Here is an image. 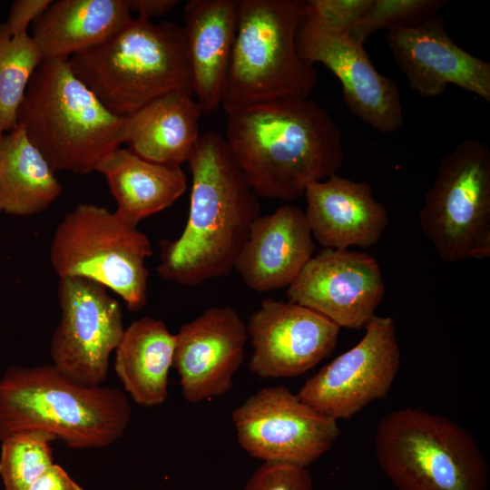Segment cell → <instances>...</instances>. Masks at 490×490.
Wrapping results in <instances>:
<instances>
[{
  "label": "cell",
  "mask_w": 490,
  "mask_h": 490,
  "mask_svg": "<svg viewBox=\"0 0 490 490\" xmlns=\"http://www.w3.org/2000/svg\"><path fill=\"white\" fill-rule=\"evenodd\" d=\"M303 195L312 236L324 248H369L387 228V211L367 181H355L335 173L310 183Z\"/></svg>",
  "instance_id": "cell-19"
},
{
  "label": "cell",
  "mask_w": 490,
  "mask_h": 490,
  "mask_svg": "<svg viewBox=\"0 0 490 490\" xmlns=\"http://www.w3.org/2000/svg\"><path fill=\"white\" fill-rule=\"evenodd\" d=\"M448 0H373L349 36L364 45L376 31L417 24L449 4Z\"/></svg>",
  "instance_id": "cell-28"
},
{
  "label": "cell",
  "mask_w": 490,
  "mask_h": 490,
  "mask_svg": "<svg viewBox=\"0 0 490 490\" xmlns=\"http://www.w3.org/2000/svg\"><path fill=\"white\" fill-rule=\"evenodd\" d=\"M76 74L113 113L127 116L173 92L192 93L182 26L132 18L103 44L69 58Z\"/></svg>",
  "instance_id": "cell-5"
},
{
  "label": "cell",
  "mask_w": 490,
  "mask_h": 490,
  "mask_svg": "<svg viewBox=\"0 0 490 490\" xmlns=\"http://www.w3.org/2000/svg\"><path fill=\"white\" fill-rule=\"evenodd\" d=\"M188 163V220L178 239L162 241L157 272L165 280L191 287L234 269L260 203L219 133L201 134Z\"/></svg>",
  "instance_id": "cell-2"
},
{
  "label": "cell",
  "mask_w": 490,
  "mask_h": 490,
  "mask_svg": "<svg viewBox=\"0 0 490 490\" xmlns=\"http://www.w3.org/2000/svg\"><path fill=\"white\" fill-rule=\"evenodd\" d=\"M124 120L76 76L68 58L44 59L17 113V124L53 170L80 175L120 148Z\"/></svg>",
  "instance_id": "cell-4"
},
{
  "label": "cell",
  "mask_w": 490,
  "mask_h": 490,
  "mask_svg": "<svg viewBox=\"0 0 490 490\" xmlns=\"http://www.w3.org/2000/svg\"><path fill=\"white\" fill-rule=\"evenodd\" d=\"M226 142L258 197L292 201L342 166V133L309 98H284L228 113Z\"/></svg>",
  "instance_id": "cell-1"
},
{
  "label": "cell",
  "mask_w": 490,
  "mask_h": 490,
  "mask_svg": "<svg viewBox=\"0 0 490 490\" xmlns=\"http://www.w3.org/2000/svg\"><path fill=\"white\" fill-rule=\"evenodd\" d=\"M238 0H191L182 25L192 93L202 112L221 106L236 35Z\"/></svg>",
  "instance_id": "cell-20"
},
{
  "label": "cell",
  "mask_w": 490,
  "mask_h": 490,
  "mask_svg": "<svg viewBox=\"0 0 490 490\" xmlns=\"http://www.w3.org/2000/svg\"><path fill=\"white\" fill-rule=\"evenodd\" d=\"M419 223L441 260L490 257V149L465 140L439 162Z\"/></svg>",
  "instance_id": "cell-9"
},
{
  "label": "cell",
  "mask_w": 490,
  "mask_h": 490,
  "mask_svg": "<svg viewBox=\"0 0 490 490\" xmlns=\"http://www.w3.org/2000/svg\"><path fill=\"white\" fill-rule=\"evenodd\" d=\"M27 490H83L59 465L53 464Z\"/></svg>",
  "instance_id": "cell-32"
},
{
  "label": "cell",
  "mask_w": 490,
  "mask_h": 490,
  "mask_svg": "<svg viewBox=\"0 0 490 490\" xmlns=\"http://www.w3.org/2000/svg\"><path fill=\"white\" fill-rule=\"evenodd\" d=\"M339 328L310 309L265 299L247 325L253 348L249 368L261 378L298 377L332 353Z\"/></svg>",
  "instance_id": "cell-15"
},
{
  "label": "cell",
  "mask_w": 490,
  "mask_h": 490,
  "mask_svg": "<svg viewBox=\"0 0 490 490\" xmlns=\"http://www.w3.org/2000/svg\"><path fill=\"white\" fill-rule=\"evenodd\" d=\"M44 59L31 34L10 35L0 24V133L17 125L27 86Z\"/></svg>",
  "instance_id": "cell-26"
},
{
  "label": "cell",
  "mask_w": 490,
  "mask_h": 490,
  "mask_svg": "<svg viewBox=\"0 0 490 490\" xmlns=\"http://www.w3.org/2000/svg\"><path fill=\"white\" fill-rule=\"evenodd\" d=\"M377 464L397 490H487L488 466L471 432L411 407L391 411L374 436Z\"/></svg>",
  "instance_id": "cell-7"
},
{
  "label": "cell",
  "mask_w": 490,
  "mask_h": 490,
  "mask_svg": "<svg viewBox=\"0 0 490 490\" xmlns=\"http://www.w3.org/2000/svg\"><path fill=\"white\" fill-rule=\"evenodd\" d=\"M152 254L148 237L107 208L82 203L57 225L50 248V262L59 279L94 281L122 298L130 311L147 303Z\"/></svg>",
  "instance_id": "cell-8"
},
{
  "label": "cell",
  "mask_w": 490,
  "mask_h": 490,
  "mask_svg": "<svg viewBox=\"0 0 490 490\" xmlns=\"http://www.w3.org/2000/svg\"><path fill=\"white\" fill-rule=\"evenodd\" d=\"M201 113L192 94L169 93L125 116L122 142L144 160L181 166L201 137Z\"/></svg>",
  "instance_id": "cell-21"
},
{
  "label": "cell",
  "mask_w": 490,
  "mask_h": 490,
  "mask_svg": "<svg viewBox=\"0 0 490 490\" xmlns=\"http://www.w3.org/2000/svg\"><path fill=\"white\" fill-rule=\"evenodd\" d=\"M42 430L15 433L1 441L0 477L5 490H27L53 462L51 443Z\"/></svg>",
  "instance_id": "cell-27"
},
{
  "label": "cell",
  "mask_w": 490,
  "mask_h": 490,
  "mask_svg": "<svg viewBox=\"0 0 490 490\" xmlns=\"http://www.w3.org/2000/svg\"><path fill=\"white\" fill-rule=\"evenodd\" d=\"M384 293L380 267L373 256L328 248L308 261L286 290L288 301L352 329L364 328Z\"/></svg>",
  "instance_id": "cell-14"
},
{
  "label": "cell",
  "mask_w": 490,
  "mask_h": 490,
  "mask_svg": "<svg viewBox=\"0 0 490 490\" xmlns=\"http://www.w3.org/2000/svg\"><path fill=\"white\" fill-rule=\"evenodd\" d=\"M53 0H17L9 10L4 24L10 35L27 33V28L33 24L48 8Z\"/></svg>",
  "instance_id": "cell-31"
},
{
  "label": "cell",
  "mask_w": 490,
  "mask_h": 490,
  "mask_svg": "<svg viewBox=\"0 0 490 490\" xmlns=\"http://www.w3.org/2000/svg\"><path fill=\"white\" fill-rule=\"evenodd\" d=\"M176 334L151 317L133 321L115 349L114 370L126 393L140 406L153 407L168 397Z\"/></svg>",
  "instance_id": "cell-24"
},
{
  "label": "cell",
  "mask_w": 490,
  "mask_h": 490,
  "mask_svg": "<svg viewBox=\"0 0 490 490\" xmlns=\"http://www.w3.org/2000/svg\"><path fill=\"white\" fill-rule=\"evenodd\" d=\"M131 13L137 16L152 19L163 15L172 11L180 1L178 0H126Z\"/></svg>",
  "instance_id": "cell-33"
},
{
  "label": "cell",
  "mask_w": 490,
  "mask_h": 490,
  "mask_svg": "<svg viewBox=\"0 0 490 490\" xmlns=\"http://www.w3.org/2000/svg\"><path fill=\"white\" fill-rule=\"evenodd\" d=\"M296 46L299 57L320 63L339 80L350 113L383 133L403 125L398 87L373 65L364 45L349 34L328 30L305 14L299 24Z\"/></svg>",
  "instance_id": "cell-13"
},
{
  "label": "cell",
  "mask_w": 490,
  "mask_h": 490,
  "mask_svg": "<svg viewBox=\"0 0 490 490\" xmlns=\"http://www.w3.org/2000/svg\"><path fill=\"white\" fill-rule=\"evenodd\" d=\"M248 338L247 325L229 306L209 308L183 324L172 361L183 398L197 403L230 391Z\"/></svg>",
  "instance_id": "cell-17"
},
{
  "label": "cell",
  "mask_w": 490,
  "mask_h": 490,
  "mask_svg": "<svg viewBox=\"0 0 490 490\" xmlns=\"http://www.w3.org/2000/svg\"><path fill=\"white\" fill-rule=\"evenodd\" d=\"M360 341L322 367L297 393L299 399L335 420L348 419L386 398L400 367L394 318L374 315Z\"/></svg>",
  "instance_id": "cell-12"
},
{
  "label": "cell",
  "mask_w": 490,
  "mask_h": 490,
  "mask_svg": "<svg viewBox=\"0 0 490 490\" xmlns=\"http://www.w3.org/2000/svg\"><path fill=\"white\" fill-rule=\"evenodd\" d=\"M240 446L268 463L308 466L332 447L337 420L302 402L283 386L264 387L232 412Z\"/></svg>",
  "instance_id": "cell-10"
},
{
  "label": "cell",
  "mask_w": 490,
  "mask_h": 490,
  "mask_svg": "<svg viewBox=\"0 0 490 490\" xmlns=\"http://www.w3.org/2000/svg\"><path fill=\"white\" fill-rule=\"evenodd\" d=\"M373 0H308L305 15L320 26L349 34Z\"/></svg>",
  "instance_id": "cell-29"
},
{
  "label": "cell",
  "mask_w": 490,
  "mask_h": 490,
  "mask_svg": "<svg viewBox=\"0 0 490 490\" xmlns=\"http://www.w3.org/2000/svg\"><path fill=\"white\" fill-rule=\"evenodd\" d=\"M315 248L303 210L285 204L270 215L255 218L234 269L255 291L288 288Z\"/></svg>",
  "instance_id": "cell-18"
},
{
  "label": "cell",
  "mask_w": 490,
  "mask_h": 490,
  "mask_svg": "<svg viewBox=\"0 0 490 490\" xmlns=\"http://www.w3.org/2000/svg\"><path fill=\"white\" fill-rule=\"evenodd\" d=\"M387 43L410 88L422 98L439 96L454 84L490 102V63L458 46L442 16L394 27Z\"/></svg>",
  "instance_id": "cell-16"
},
{
  "label": "cell",
  "mask_w": 490,
  "mask_h": 490,
  "mask_svg": "<svg viewBox=\"0 0 490 490\" xmlns=\"http://www.w3.org/2000/svg\"><path fill=\"white\" fill-rule=\"evenodd\" d=\"M57 291L61 315L51 338L52 365L82 385L100 387L125 330L121 305L86 279L62 278Z\"/></svg>",
  "instance_id": "cell-11"
},
{
  "label": "cell",
  "mask_w": 490,
  "mask_h": 490,
  "mask_svg": "<svg viewBox=\"0 0 490 490\" xmlns=\"http://www.w3.org/2000/svg\"><path fill=\"white\" fill-rule=\"evenodd\" d=\"M132 18L126 0L53 1L31 35L44 59H69L103 44Z\"/></svg>",
  "instance_id": "cell-22"
},
{
  "label": "cell",
  "mask_w": 490,
  "mask_h": 490,
  "mask_svg": "<svg viewBox=\"0 0 490 490\" xmlns=\"http://www.w3.org/2000/svg\"><path fill=\"white\" fill-rule=\"evenodd\" d=\"M241 490H314L306 466L263 462Z\"/></svg>",
  "instance_id": "cell-30"
},
{
  "label": "cell",
  "mask_w": 490,
  "mask_h": 490,
  "mask_svg": "<svg viewBox=\"0 0 490 490\" xmlns=\"http://www.w3.org/2000/svg\"><path fill=\"white\" fill-rule=\"evenodd\" d=\"M131 415L124 392L82 385L52 364L13 366L0 378V441L42 430L70 448H103L123 435Z\"/></svg>",
  "instance_id": "cell-3"
},
{
  "label": "cell",
  "mask_w": 490,
  "mask_h": 490,
  "mask_svg": "<svg viewBox=\"0 0 490 490\" xmlns=\"http://www.w3.org/2000/svg\"><path fill=\"white\" fill-rule=\"evenodd\" d=\"M306 0H238L237 28L221 102L233 111L284 98H309L318 82L296 35Z\"/></svg>",
  "instance_id": "cell-6"
},
{
  "label": "cell",
  "mask_w": 490,
  "mask_h": 490,
  "mask_svg": "<svg viewBox=\"0 0 490 490\" xmlns=\"http://www.w3.org/2000/svg\"><path fill=\"white\" fill-rule=\"evenodd\" d=\"M61 192L55 172L20 124L0 133V212L34 215L49 208Z\"/></svg>",
  "instance_id": "cell-25"
},
{
  "label": "cell",
  "mask_w": 490,
  "mask_h": 490,
  "mask_svg": "<svg viewBox=\"0 0 490 490\" xmlns=\"http://www.w3.org/2000/svg\"><path fill=\"white\" fill-rule=\"evenodd\" d=\"M95 172L107 181L116 202L114 212L135 226L172 205L187 187L181 166L149 162L128 148L120 147L108 153Z\"/></svg>",
  "instance_id": "cell-23"
}]
</instances>
